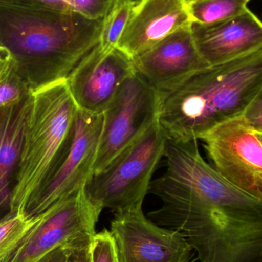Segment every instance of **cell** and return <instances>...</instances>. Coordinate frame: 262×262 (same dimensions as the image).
Listing matches in <instances>:
<instances>
[{
  "mask_svg": "<svg viewBox=\"0 0 262 262\" xmlns=\"http://www.w3.org/2000/svg\"><path fill=\"white\" fill-rule=\"evenodd\" d=\"M136 1H137V0H136Z\"/></svg>",
  "mask_w": 262,
  "mask_h": 262,
  "instance_id": "28",
  "label": "cell"
},
{
  "mask_svg": "<svg viewBox=\"0 0 262 262\" xmlns=\"http://www.w3.org/2000/svg\"><path fill=\"white\" fill-rule=\"evenodd\" d=\"M15 4L28 5V6H44L58 10L69 12L64 0H0Z\"/></svg>",
  "mask_w": 262,
  "mask_h": 262,
  "instance_id": "22",
  "label": "cell"
},
{
  "mask_svg": "<svg viewBox=\"0 0 262 262\" xmlns=\"http://www.w3.org/2000/svg\"><path fill=\"white\" fill-rule=\"evenodd\" d=\"M132 61L134 72L161 101L195 72L209 66L197 49L191 26L177 31Z\"/></svg>",
  "mask_w": 262,
  "mask_h": 262,
  "instance_id": "12",
  "label": "cell"
},
{
  "mask_svg": "<svg viewBox=\"0 0 262 262\" xmlns=\"http://www.w3.org/2000/svg\"><path fill=\"white\" fill-rule=\"evenodd\" d=\"M199 140L223 178L262 200V144L245 117L227 121Z\"/></svg>",
  "mask_w": 262,
  "mask_h": 262,
  "instance_id": "9",
  "label": "cell"
},
{
  "mask_svg": "<svg viewBox=\"0 0 262 262\" xmlns=\"http://www.w3.org/2000/svg\"><path fill=\"white\" fill-rule=\"evenodd\" d=\"M262 88V50L195 72L161 101L158 121L168 140L186 143L244 117Z\"/></svg>",
  "mask_w": 262,
  "mask_h": 262,
  "instance_id": "3",
  "label": "cell"
},
{
  "mask_svg": "<svg viewBox=\"0 0 262 262\" xmlns=\"http://www.w3.org/2000/svg\"><path fill=\"white\" fill-rule=\"evenodd\" d=\"M32 94L27 84L14 71L0 84V109L18 104Z\"/></svg>",
  "mask_w": 262,
  "mask_h": 262,
  "instance_id": "19",
  "label": "cell"
},
{
  "mask_svg": "<svg viewBox=\"0 0 262 262\" xmlns=\"http://www.w3.org/2000/svg\"><path fill=\"white\" fill-rule=\"evenodd\" d=\"M14 71L15 66L10 54L4 48L0 47V84L7 79Z\"/></svg>",
  "mask_w": 262,
  "mask_h": 262,
  "instance_id": "23",
  "label": "cell"
},
{
  "mask_svg": "<svg viewBox=\"0 0 262 262\" xmlns=\"http://www.w3.org/2000/svg\"><path fill=\"white\" fill-rule=\"evenodd\" d=\"M160 104L157 92L135 72L124 81L104 112L93 175L104 170L158 119Z\"/></svg>",
  "mask_w": 262,
  "mask_h": 262,
  "instance_id": "7",
  "label": "cell"
},
{
  "mask_svg": "<svg viewBox=\"0 0 262 262\" xmlns=\"http://www.w3.org/2000/svg\"><path fill=\"white\" fill-rule=\"evenodd\" d=\"M103 124L104 114L97 115L78 109L67 152L47 183L31 200L25 214L36 218L85 187L93 175Z\"/></svg>",
  "mask_w": 262,
  "mask_h": 262,
  "instance_id": "8",
  "label": "cell"
},
{
  "mask_svg": "<svg viewBox=\"0 0 262 262\" xmlns=\"http://www.w3.org/2000/svg\"><path fill=\"white\" fill-rule=\"evenodd\" d=\"M202 58L209 66L262 50V21L248 8L243 13L209 25L191 24Z\"/></svg>",
  "mask_w": 262,
  "mask_h": 262,
  "instance_id": "13",
  "label": "cell"
},
{
  "mask_svg": "<svg viewBox=\"0 0 262 262\" xmlns=\"http://www.w3.org/2000/svg\"><path fill=\"white\" fill-rule=\"evenodd\" d=\"M102 210L84 189L36 217L15 250L3 262H37L55 249L93 239Z\"/></svg>",
  "mask_w": 262,
  "mask_h": 262,
  "instance_id": "6",
  "label": "cell"
},
{
  "mask_svg": "<svg viewBox=\"0 0 262 262\" xmlns=\"http://www.w3.org/2000/svg\"><path fill=\"white\" fill-rule=\"evenodd\" d=\"M111 232L119 262H195L194 252L180 232L157 226L143 208L115 214Z\"/></svg>",
  "mask_w": 262,
  "mask_h": 262,
  "instance_id": "10",
  "label": "cell"
},
{
  "mask_svg": "<svg viewBox=\"0 0 262 262\" xmlns=\"http://www.w3.org/2000/svg\"><path fill=\"white\" fill-rule=\"evenodd\" d=\"M256 132V131H255ZM257 136H258V139H259L260 141H261L262 144V134L261 133L256 132Z\"/></svg>",
  "mask_w": 262,
  "mask_h": 262,
  "instance_id": "27",
  "label": "cell"
},
{
  "mask_svg": "<svg viewBox=\"0 0 262 262\" xmlns=\"http://www.w3.org/2000/svg\"><path fill=\"white\" fill-rule=\"evenodd\" d=\"M260 109H262V88L261 91L259 92V93H258V95H257L255 101H254V102L252 103L250 108H249V110L248 111V112H254V111H258L260 110Z\"/></svg>",
  "mask_w": 262,
  "mask_h": 262,
  "instance_id": "26",
  "label": "cell"
},
{
  "mask_svg": "<svg viewBox=\"0 0 262 262\" xmlns=\"http://www.w3.org/2000/svg\"><path fill=\"white\" fill-rule=\"evenodd\" d=\"M11 196L10 212L24 213L53 175L72 141L78 108L66 80L32 92Z\"/></svg>",
  "mask_w": 262,
  "mask_h": 262,
  "instance_id": "4",
  "label": "cell"
},
{
  "mask_svg": "<svg viewBox=\"0 0 262 262\" xmlns=\"http://www.w3.org/2000/svg\"><path fill=\"white\" fill-rule=\"evenodd\" d=\"M91 252L92 262H119L115 238L107 229L94 236Z\"/></svg>",
  "mask_w": 262,
  "mask_h": 262,
  "instance_id": "20",
  "label": "cell"
},
{
  "mask_svg": "<svg viewBox=\"0 0 262 262\" xmlns=\"http://www.w3.org/2000/svg\"><path fill=\"white\" fill-rule=\"evenodd\" d=\"M92 240L66 246L68 248L66 262H92L91 252Z\"/></svg>",
  "mask_w": 262,
  "mask_h": 262,
  "instance_id": "21",
  "label": "cell"
},
{
  "mask_svg": "<svg viewBox=\"0 0 262 262\" xmlns=\"http://www.w3.org/2000/svg\"><path fill=\"white\" fill-rule=\"evenodd\" d=\"M244 117L254 130L262 134V109L248 112Z\"/></svg>",
  "mask_w": 262,
  "mask_h": 262,
  "instance_id": "25",
  "label": "cell"
},
{
  "mask_svg": "<svg viewBox=\"0 0 262 262\" xmlns=\"http://www.w3.org/2000/svg\"><path fill=\"white\" fill-rule=\"evenodd\" d=\"M134 72L132 58L118 48L103 50L98 44L66 79L79 110L104 114L124 81Z\"/></svg>",
  "mask_w": 262,
  "mask_h": 262,
  "instance_id": "11",
  "label": "cell"
},
{
  "mask_svg": "<svg viewBox=\"0 0 262 262\" xmlns=\"http://www.w3.org/2000/svg\"><path fill=\"white\" fill-rule=\"evenodd\" d=\"M35 221L36 218L20 212H9L0 219V262L15 250Z\"/></svg>",
  "mask_w": 262,
  "mask_h": 262,
  "instance_id": "18",
  "label": "cell"
},
{
  "mask_svg": "<svg viewBox=\"0 0 262 262\" xmlns=\"http://www.w3.org/2000/svg\"><path fill=\"white\" fill-rule=\"evenodd\" d=\"M0 109V215L10 212L11 196L32 96Z\"/></svg>",
  "mask_w": 262,
  "mask_h": 262,
  "instance_id": "15",
  "label": "cell"
},
{
  "mask_svg": "<svg viewBox=\"0 0 262 262\" xmlns=\"http://www.w3.org/2000/svg\"><path fill=\"white\" fill-rule=\"evenodd\" d=\"M136 0H117L111 12L104 18L98 46L108 51L118 47L132 14Z\"/></svg>",
  "mask_w": 262,
  "mask_h": 262,
  "instance_id": "17",
  "label": "cell"
},
{
  "mask_svg": "<svg viewBox=\"0 0 262 262\" xmlns=\"http://www.w3.org/2000/svg\"><path fill=\"white\" fill-rule=\"evenodd\" d=\"M167 141L157 119L104 170L92 175L84 187L92 204L114 214L143 207Z\"/></svg>",
  "mask_w": 262,
  "mask_h": 262,
  "instance_id": "5",
  "label": "cell"
},
{
  "mask_svg": "<svg viewBox=\"0 0 262 262\" xmlns=\"http://www.w3.org/2000/svg\"><path fill=\"white\" fill-rule=\"evenodd\" d=\"M191 24L186 0H137L117 48L133 58Z\"/></svg>",
  "mask_w": 262,
  "mask_h": 262,
  "instance_id": "14",
  "label": "cell"
},
{
  "mask_svg": "<svg viewBox=\"0 0 262 262\" xmlns=\"http://www.w3.org/2000/svg\"><path fill=\"white\" fill-rule=\"evenodd\" d=\"M163 157L166 171L149 189L161 206L148 218L183 234L199 262H262V200L205 161L198 140H168Z\"/></svg>",
  "mask_w": 262,
  "mask_h": 262,
  "instance_id": "1",
  "label": "cell"
},
{
  "mask_svg": "<svg viewBox=\"0 0 262 262\" xmlns=\"http://www.w3.org/2000/svg\"><path fill=\"white\" fill-rule=\"evenodd\" d=\"M104 18L0 1V47L32 92L66 80L99 42Z\"/></svg>",
  "mask_w": 262,
  "mask_h": 262,
  "instance_id": "2",
  "label": "cell"
},
{
  "mask_svg": "<svg viewBox=\"0 0 262 262\" xmlns=\"http://www.w3.org/2000/svg\"><path fill=\"white\" fill-rule=\"evenodd\" d=\"M250 0H186L192 23L209 25L243 13Z\"/></svg>",
  "mask_w": 262,
  "mask_h": 262,
  "instance_id": "16",
  "label": "cell"
},
{
  "mask_svg": "<svg viewBox=\"0 0 262 262\" xmlns=\"http://www.w3.org/2000/svg\"><path fill=\"white\" fill-rule=\"evenodd\" d=\"M68 248L62 246L52 251L37 262H66Z\"/></svg>",
  "mask_w": 262,
  "mask_h": 262,
  "instance_id": "24",
  "label": "cell"
}]
</instances>
